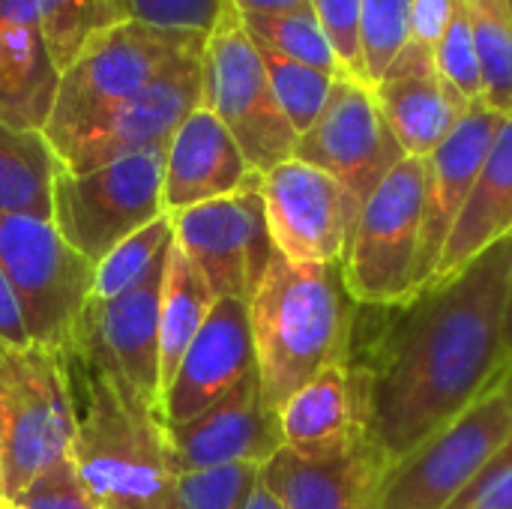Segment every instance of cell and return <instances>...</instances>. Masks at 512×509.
<instances>
[{
  "label": "cell",
  "instance_id": "34",
  "mask_svg": "<svg viewBox=\"0 0 512 509\" xmlns=\"http://www.w3.org/2000/svg\"><path fill=\"white\" fill-rule=\"evenodd\" d=\"M435 63L444 72V78L468 99H483V75H480V57L474 42V27L465 0H453L450 21L435 45Z\"/></svg>",
  "mask_w": 512,
  "mask_h": 509
},
{
  "label": "cell",
  "instance_id": "2",
  "mask_svg": "<svg viewBox=\"0 0 512 509\" xmlns=\"http://www.w3.org/2000/svg\"><path fill=\"white\" fill-rule=\"evenodd\" d=\"M63 360L75 405L69 456L96 509L168 507L177 471L159 405L72 351Z\"/></svg>",
  "mask_w": 512,
  "mask_h": 509
},
{
  "label": "cell",
  "instance_id": "36",
  "mask_svg": "<svg viewBox=\"0 0 512 509\" xmlns=\"http://www.w3.org/2000/svg\"><path fill=\"white\" fill-rule=\"evenodd\" d=\"M312 12L336 51L342 72L369 84L360 51V0H312Z\"/></svg>",
  "mask_w": 512,
  "mask_h": 509
},
{
  "label": "cell",
  "instance_id": "45",
  "mask_svg": "<svg viewBox=\"0 0 512 509\" xmlns=\"http://www.w3.org/2000/svg\"><path fill=\"white\" fill-rule=\"evenodd\" d=\"M507 9H510V15H512V0H507Z\"/></svg>",
  "mask_w": 512,
  "mask_h": 509
},
{
  "label": "cell",
  "instance_id": "21",
  "mask_svg": "<svg viewBox=\"0 0 512 509\" xmlns=\"http://www.w3.org/2000/svg\"><path fill=\"white\" fill-rule=\"evenodd\" d=\"M255 171L240 153L231 132L222 120L195 108L171 135L165 150V174H162V207L165 216L234 195L243 189Z\"/></svg>",
  "mask_w": 512,
  "mask_h": 509
},
{
  "label": "cell",
  "instance_id": "43",
  "mask_svg": "<svg viewBox=\"0 0 512 509\" xmlns=\"http://www.w3.org/2000/svg\"><path fill=\"white\" fill-rule=\"evenodd\" d=\"M504 363H512V273L507 291V315H504Z\"/></svg>",
  "mask_w": 512,
  "mask_h": 509
},
{
  "label": "cell",
  "instance_id": "33",
  "mask_svg": "<svg viewBox=\"0 0 512 509\" xmlns=\"http://www.w3.org/2000/svg\"><path fill=\"white\" fill-rule=\"evenodd\" d=\"M411 36V0H360V51L369 87Z\"/></svg>",
  "mask_w": 512,
  "mask_h": 509
},
{
  "label": "cell",
  "instance_id": "40",
  "mask_svg": "<svg viewBox=\"0 0 512 509\" xmlns=\"http://www.w3.org/2000/svg\"><path fill=\"white\" fill-rule=\"evenodd\" d=\"M0 345L6 348H27L33 345L24 327V315H21V303L6 279V273L0 270Z\"/></svg>",
  "mask_w": 512,
  "mask_h": 509
},
{
  "label": "cell",
  "instance_id": "29",
  "mask_svg": "<svg viewBox=\"0 0 512 509\" xmlns=\"http://www.w3.org/2000/svg\"><path fill=\"white\" fill-rule=\"evenodd\" d=\"M174 246V222L171 216H159L147 228L126 237L120 246H114L99 264L93 279L96 300H111L129 288H135L141 279H147L153 270H159L168 261V252Z\"/></svg>",
  "mask_w": 512,
  "mask_h": 509
},
{
  "label": "cell",
  "instance_id": "30",
  "mask_svg": "<svg viewBox=\"0 0 512 509\" xmlns=\"http://www.w3.org/2000/svg\"><path fill=\"white\" fill-rule=\"evenodd\" d=\"M246 33L258 48H270L282 57L300 60L330 75H345L339 57L315 18V12H288V15H240Z\"/></svg>",
  "mask_w": 512,
  "mask_h": 509
},
{
  "label": "cell",
  "instance_id": "15",
  "mask_svg": "<svg viewBox=\"0 0 512 509\" xmlns=\"http://www.w3.org/2000/svg\"><path fill=\"white\" fill-rule=\"evenodd\" d=\"M201 54L204 48L177 60L141 93L123 102L84 144L63 159V168L81 174L150 147H165L177 126L195 108H201Z\"/></svg>",
  "mask_w": 512,
  "mask_h": 509
},
{
  "label": "cell",
  "instance_id": "16",
  "mask_svg": "<svg viewBox=\"0 0 512 509\" xmlns=\"http://www.w3.org/2000/svg\"><path fill=\"white\" fill-rule=\"evenodd\" d=\"M171 459L177 474L210 471L222 465H267L282 450L279 414L261 396L258 372L246 375L225 399L201 417L168 426Z\"/></svg>",
  "mask_w": 512,
  "mask_h": 509
},
{
  "label": "cell",
  "instance_id": "19",
  "mask_svg": "<svg viewBox=\"0 0 512 509\" xmlns=\"http://www.w3.org/2000/svg\"><path fill=\"white\" fill-rule=\"evenodd\" d=\"M507 117L489 108L483 99L471 102L456 129L426 156V207L420 240V288L432 279L444 243L474 189V180L501 132ZM420 294V291H417Z\"/></svg>",
  "mask_w": 512,
  "mask_h": 509
},
{
  "label": "cell",
  "instance_id": "13",
  "mask_svg": "<svg viewBox=\"0 0 512 509\" xmlns=\"http://www.w3.org/2000/svg\"><path fill=\"white\" fill-rule=\"evenodd\" d=\"M294 159L336 177L357 207L405 159L369 84L336 75L318 120L297 138Z\"/></svg>",
  "mask_w": 512,
  "mask_h": 509
},
{
  "label": "cell",
  "instance_id": "12",
  "mask_svg": "<svg viewBox=\"0 0 512 509\" xmlns=\"http://www.w3.org/2000/svg\"><path fill=\"white\" fill-rule=\"evenodd\" d=\"M174 243L195 261L216 297L249 300L276 249L267 234L261 174L234 195L171 213Z\"/></svg>",
  "mask_w": 512,
  "mask_h": 509
},
{
  "label": "cell",
  "instance_id": "38",
  "mask_svg": "<svg viewBox=\"0 0 512 509\" xmlns=\"http://www.w3.org/2000/svg\"><path fill=\"white\" fill-rule=\"evenodd\" d=\"M447 509H512V441Z\"/></svg>",
  "mask_w": 512,
  "mask_h": 509
},
{
  "label": "cell",
  "instance_id": "42",
  "mask_svg": "<svg viewBox=\"0 0 512 509\" xmlns=\"http://www.w3.org/2000/svg\"><path fill=\"white\" fill-rule=\"evenodd\" d=\"M246 509H285L279 504V498L258 480V486H255V492H252V498H249V507Z\"/></svg>",
  "mask_w": 512,
  "mask_h": 509
},
{
  "label": "cell",
  "instance_id": "5",
  "mask_svg": "<svg viewBox=\"0 0 512 509\" xmlns=\"http://www.w3.org/2000/svg\"><path fill=\"white\" fill-rule=\"evenodd\" d=\"M426 207V162L405 156L360 204L342 282L366 309H399L420 291V240Z\"/></svg>",
  "mask_w": 512,
  "mask_h": 509
},
{
  "label": "cell",
  "instance_id": "3",
  "mask_svg": "<svg viewBox=\"0 0 512 509\" xmlns=\"http://www.w3.org/2000/svg\"><path fill=\"white\" fill-rule=\"evenodd\" d=\"M354 303L342 267L291 264L273 255L249 294L255 372L267 408H279L318 372L351 360Z\"/></svg>",
  "mask_w": 512,
  "mask_h": 509
},
{
  "label": "cell",
  "instance_id": "25",
  "mask_svg": "<svg viewBox=\"0 0 512 509\" xmlns=\"http://www.w3.org/2000/svg\"><path fill=\"white\" fill-rule=\"evenodd\" d=\"M216 300L219 297L213 294L204 273L174 243L165 261L162 294H159V405L186 348L204 327Z\"/></svg>",
  "mask_w": 512,
  "mask_h": 509
},
{
  "label": "cell",
  "instance_id": "22",
  "mask_svg": "<svg viewBox=\"0 0 512 509\" xmlns=\"http://www.w3.org/2000/svg\"><path fill=\"white\" fill-rule=\"evenodd\" d=\"M57 81L33 0H0V123L45 129Z\"/></svg>",
  "mask_w": 512,
  "mask_h": 509
},
{
  "label": "cell",
  "instance_id": "24",
  "mask_svg": "<svg viewBox=\"0 0 512 509\" xmlns=\"http://www.w3.org/2000/svg\"><path fill=\"white\" fill-rule=\"evenodd\" d=\"M512 231V117L504 120L474 189L444 243L438 267L426 285H441L462 273L477 255ZM423 285V288H426Z\"/></svg>",
  "mask_w": 512,
  "mask_h": 509
},
{
  "label": "cell",
  "instance_id": "7",
  "mask_svg": "<svg viewBox=\"0 0 512 509\" xmlns=\"http://www.w3.org/2000/svg\"><path fill=\"white\" fill-rule=\"evenodd\" d=\"M512 441V363L450 423L399 459L378 509H447Z\"/></svg>",
  "mask_w": 512,
  "mask_h": 509
},
{
  "label": "cell",
  "instance_id": "27",
  "mask_svg": "<svg viewBox=\"0 0 512 509\" xmlns=\"http://www.w3.org/2000/svg\"><path fill=\"white\" fill-rule=\"evenodd\" d=\"M45 51L57 72H66L78 54L114 24H123L111 0H33Z\"/></svg>",
  "mask_w": 512,
  "mask_h": 509
},
{
  "label": "cell",
  "instance_id": "26",
  "mask_svg": "<svg viewBox=\"0 0 512 509\" xmlns=\"http://www.w3.org/2000/svg\"><path fill=\"white\" fill-rule=\"evenodd\" d=\"M60 171L63 162L42 129L0 123V216L51 219Z\"/></svg>",
  "mask_w": 512,
  "mask_h": 509
},
{
  "label": "cell",
  "instance_id": "32",
  "mask_svg": "<svg viewBox=\"0 0 512 509\" xmlns=\"http://www.w3.org/2000/svg\"><path fill=\"white\" fill-rule=\"evenodd\" d=\"M261 480V465H222L210 471L177 474L165 509H246Z\"/></svg>",
  "mask_w": 512,
  "mask_h": 509
},
{
  "label": "cell",
  "instance_id": "14",
  "mask_svg": "<svg viewBox=\"0 0 512 509\" xmlns=\"http://www.w3.org/2000/svg\"><path fill=\"white\" fill-rule=\"evenodd\" d=\"M165 264L135 288L96 300L90 297L78 315L66 351L111 372L135 393L159 405V294ZM162 411V405H159Z\"/></svg>",
  "mask_w": 512,
  "mask_h": 509
},
{
  "label": "cell",
  "instance_id": "6",
  "mask_svg": "<svg viewBox=\"0 0 512 509\" xmlns=\"http://www.w3.org/2000/svg\"><path fill=\"white\" fill-rule=\"evenodd\" d=\"M75 405L60 351L0 345V501L69 456Z\"/></svg>",
  "mask_w": 512,
  "mask_h": 509
},
{
  "label": "cell",
  "instance_id": "28",
  "mask_svg": "<svg viewBox=\"0 0 512 509\" xmlns=\"http://www.w3.org/2000/svg\"><path fill=\"white\" fill-rule=\"evenodd\" d=\"M480 75H483V102L501 117H512V15L507 0H465Z\"/></svg>",
  "mask_w": 512,
  "mask_h": 509
},
{
  "label": "cell",
  "instance_id": "4",
  "mask_svg": "<svg viewBox=\"0 0 512 509\" xmlns=\"http://www.w3.org/2000/svg\"><path fill=\"white\" fill-rule=\"evenodd\" d=\"M207 33L165 30L141 21H123L99 33L78 60L60 72L45 138L60 162L84 144L123 102L141 93L177 60L201 51Z\"/></svg>",
  "mask_w": 512,
  "mask_h": 509
},
{
  "label": "cell",
  "instance_id": "1",
  "mask_svg": "<svg viewBox=\"0 0 512 509\" xmlns=\"http://www.w3.org/2000/svg\"><path fill=\"white\" fill-rule=\"evenodd\" d=\"M512 231L462 273L390 309L381 333L351 357L360 423L387 471L462 414L504 366Z\"/></svg>",
  "mask_w": 512,
  "mask_h": 509
},
{
  "label": "cell",
  "instance_id": "31",
  "mask_svg": "<svg viewBox=\"0 0 512 509\" xmlns=\"http://www.w3.org/2000/svg\"><path fill=\"white\" fill-rule=\"evenodd\" d=\"M258 51H261L264 69L270 75L273 93H276L288 123L294 126L297 135H303L318 120V114H321L330 90H333L336 75L321 72L315 66H306L300 60L282 57L270 48H258Z\"/></svg>",
  "mask_w": 512,
  "mask_h": 509
},
{
  "label": "cell",
  "instance_id": "20",
  "mask_svg": "<svg viewBox=\"0 0 512 509\" xmlns=\"http://www.w3.org/2000/svg\"><path fill=\"white\" fill-rule=\"evenodd\" d=\"M387 465L366 432L333 459H300L279 450L264 468L261 483L285 509H378Z\"/></svg>",
  "mask_w": 512,
  "mask_h": 509
},
{
  "label": "cell",
  "instance_id": "37",
  "mask_svg": "<svg viewBox=\"0 0 512 509\" xmlns=\"http://www.w3.org/2000/svg\"><path fill=\"white\" fill-rule=\"evenodd\" d=\"M15 509H96L93 498L87 495L72 456L60 459L48 471H42L15 501Z\"/></svg>",
  "mask_w": 512,
  "mask_h": 509
},
{
  "label": "cell",
  "instance_id": "17",
  "mask_svg": "<svg viewBox=\"0 0 512 509\" xmlns=\"http://www.w3.org/2000/svg\"><path fill=\"white\" fill-rule=\"evenodd\" d=\"M252 372L255 348L249 306L237 297H219L162 396L165 423L174 429L201 417Z\"/></svg>",
  "mask_w": 512,
  "mask_h": 509
},
{
  "label": "cell",
  "instance_id": "18",
  "mask_svg": "<svg viewBox=\"0 0 512 509\" xmlns=\"http://www.w3.org/2000/svg\"><path fill=\"white\" fill-rule=\"evenodd\" d=\"M375 102L411 159H426L468 114L471 102L444 78L435 51L414 39L393 57L387 72L372 84Z\"/></svg>",
  "mask_w": 512,
  "mask_h": 509
},
{
  "label": "cell",
  "instance_id": "11",
  "mask_svg": "<svg viewBox=\"0 0 512 509\" xmlns=\"http://www.w3.org/2000/svg\"><path fill=\"white\" fill-rule=\"evenodd\" d=\"M261 201L279 258L342 267L360 207L336 177L309 162L288 159L261 174Z\"/></svg>",
  "mask_w": 512,
  "mask_h": 509
},
{
  "label": "cell",
  "instance_id": "41",
  "mask_svg": "<svg viewBox=\"0 0 512 509\" xmlns=\"http://www.w3.org/2000/svg\"><path fill=\"white\" fill-rule=\"evenodd\" d=\"M240 15H288L309 12L312 0H228Z\"/></svg>",
  "mask_w": 512,
  "mask_h": 509
},
{
  "label": "cell",
  "instance_id": "35",
  "mask_svg": "<svg viewBox=\"0 0 512 509\" xmlns=\"http://www.w3.org/2000/svg\"><path fill=\"white\" fill-rule=\"evenodd\" d=\"M123 21H141L165 30L210 33L228 0H111Z\"/></svg>",
  "mask_w": 512,
  "mask_h": 509
},
{
  "label": "cell",
  "instance_id": "8",
  "mask_svg": "<svg viewBox=\"0 0 512 509\" xmlns=\"http://www.w3.org/2000/svg\"><path fill=\"white\" fill-rule=\"evenodd\" d=\"M201 108L213 111L255 174L294 159L297 132L288 123L261 51L228 3L207 33L201 54Z\"/></svg>",
  "mask_w": 512,
  "mask_h": 509
},
{
  "label": "cell",
  "instance_id": "9",
  "mask_svg": "<svg viewBox=\"0 0 512 509\" xmlns=\"http://www.w3.org/2000/svg\"><path fill=\"white\" fill-rule=\"evenodd\" d=\"M165 150L168 144L105 162L93 171L72 174L63 168L57 174L51 222L90 264H99L126 237L165 216Z\"/></svg>",
  "mask_w": 512,
  "mask_h": 509
},
{
  "label": "cell",
  "instance_id": "10",
  "mask_svg": "<svg viewBox=\"0 0 512 509\" xmlns=\"http://www.w3.org/2000/svg\"><path fill=\"white\" fill-rule=\"evenodd\" d=\"M0 270L21 303L30 342L63 354L93 294L96 264L75 252L51 219L0 216Z\"/></svg>",
  "mask_w": 512,
  "mask_h": 509
},
{
  "label": "cell",
  "instance_id": "44",
  "mask_svg": "<svg viewBox=\"0 0 512 509\" xmlns=\"http://www.w3.org/2000/svg\"><path fill=\"white\" fill-rule=\"evenodd\" d=\"M0 509H15L12 504H6V501H0Z\"/></svg>",
  "mask_w": 512,
  "mask_h": 509
},
{
  "label": "cell",
  "instance_id": "23",
  "mask_svg": "<svg viewBox=\"0 0 512 509\" xmlns=\"http://www.w3.org/2000/svg\"><path fill=\"white\" fill-rule=\"evenodd\" d=\"M282 447L300 459H333L363 432L357 384L348 363L327 366L279 408Z\"/></svg>",
  "mask_w": 512,
  "mask_h": 509
},
{
  "label": "cell",
  "instance_id": "39",
  "mask_svg": "<svg viewBox=\"0 0 512 509\" xmlns=\"http://www.w3.org/2000/svg\"><path fill=\"white\" fill-rule=\"evenodd\" d=\"M453 12V0H411V36L420 45H429L435 51L447 21Z\"/></svg>",
  "mask_w": 512,
  "mask_h": 509
}]
</instances>
